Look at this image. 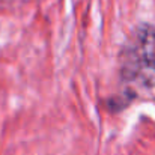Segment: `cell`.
I'll use <instances>...</instances> for the list:
<instances>
[{
	"mask_svg": "<svg viewBox=\"0 0 155 155\" xmlns=\"http://www.w3.org/2000/svg\"><path fill=\"white\" fill-rule=\"evenodd\" d=\"M119 69L124 83L151 89L155 86V27L139 26L119 54Z\"/></svg>",
	"mask_w": 155,
	"mask_h": 155,
	"instance_id": "obj_1",
	"label": "cell"
}]
</instances>
